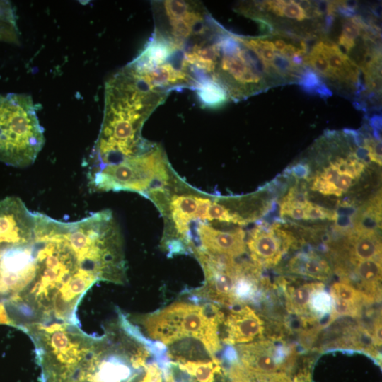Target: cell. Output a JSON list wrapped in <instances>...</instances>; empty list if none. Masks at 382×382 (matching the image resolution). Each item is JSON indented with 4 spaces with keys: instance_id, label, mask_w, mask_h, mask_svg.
Returning <instances> with one entry per match:
<instances>
[{
    "instance_id": "obj_1",
    "label": "cell",
    "mask_w": 382,
    "mask_h": 382,
    "mask_svg": "<svg viewBox=\"0 0 382 382\" xmlns=\"http://www.w3.org/2000/svg\"><path fill=\"white\" fill-rule=\"evenodd\" d=\"M35 277L6 303L17 328L50 322L77 325L75 311L97 281L111 279L105 248L87 221L62 222L37 213Z\"/></svg>"
},
{
    "instance_id": "obj_2",
    "label": "cell",
    "mask_w": 382,
    "mask_h": 382,
    "mask_svg": "<svg viewBox=\"0 0 382 382\" xmlns=\"http://www.w3.org/2000/svg\"><path fill=\"white\" fill-rule=\"evenodd\" d=\"M168 93L151 87L127 65L105 83L103 122L88 162V172L137 156L152 144L141 129Z\"/></svg>"
},
{
    "instance_id": "obj_3",
    "label": "cell",
    "mask_w": 382,
    "mask_h": 382,
    "mask_svg": "<svg viewBox=\"0 0 382 382\" xmlns=\"http://www.w3.org/2000/svg\"><path fill=\"white\" fill-rule=\"evenodd\" d=\"M44 144V129L31 96L0 95V162L28 167L35 162Z\"/></svg>"
},
{
    "instance_id": "obj_4",
    "label": "cell",
    "mask_w": 382,
    "mask_h": 382,
    "mask_svg": "<svg viewBox=\"0 0 382 382\" xmlns=\"http://www.w3.org/2000/svg\"><path fill=\"white\" fill-rule=\"evenodd\" d=\"M223 316V313L214 306L209 309L177 301L144 316L140 323L149 337L165 345L183 339H194L214 354L221 348L219 327Z\"/></svg>"
},
{
    "instance_id": "obj_5",
    "label": "cell",
    "mask_w": 382,
    "mask_h": 382,
    "mask_svg": "<svg viewBox=\"0 0 382 382\" xmlns=\"http://www.w3.org/2000/svg\"><path fill=\"white\" fill-rule=\"evenodd\" d=\"M169 173L164 151L152 144L137 156L87 173L88 185L93 191H132L156 198L166 190Z\"/></svg>"
},
{
    "instance_id": "obj_6",
    "label": "cell",
    "mask_w": 382,
    "mask_h": 382,
    "mask_svg": "<svg viewBox=\"0 0 382 382\" xmlns=\"http://www.w3.org/2000/svg\"><path fill=\"white\" fill-rule=\"evenodd\" d=\"M151 7L153 33L186 53L197 45L216 39L225 30L199 1H154Z\"/></svg>"
},
{
    "instance_id": "obj_7",
    "label": "cell",
    "mask_w": 382,
    "mask_h": 382,
    "mask_svg": "<svg viewBox=\"0 0 382 382\" xmlns=\"http://www.w3.org/2000/svg\"><path fill=\"white\" fill-rule=\"evenodd\" d=\"M270 73L257 55L238 36L227 30L220 41V53L213 79L235 100L246 98L267 87Z\"/></svg>"
},
{
    "instance_id": "obj_8",
    "label": "cell",
    "mask_w": 382,
    "mask_h": 382,
    "mask_svg": "<svg viewBox=\"0 0 382 382\" xmlns=\"http://www.w3.org/2000/svg\"><path fill=\"white\" fill-rule=\"evenodd\" d=\"M201 263L206 281L196 290V294L224 305L238 303L237 289L243 273L244 265L238 264L233 257L194 249Z\"/></svg>"
},
{
    "instance_id": "obj_9",
    "label": "cell",
    "mask_w": 382,
    "mask_h": 382,
    "mask_svg": "<svg viewBox=\"0 0 382 382\" xmlns=\"http://www.w3.org/2000/svg\"><path fill=\"white\" fill-rule=\"evenodd\" d=\"M36 228V212L17 197L0 200V249L30 241Z\"/></svg>"
},
{
    "instance_id": "obj_10",
    "label": "cell",
    "mask_w": 382,
    "mask_h": 382,
    "mask_svg": "<svg viewBox=\"0 0 382 382\" xmlns=\"http://www.w3.org/2000/svg\"><path fill=\"white\" fill-rule=\"evenodd\" d=\"M294 241V237L278 225H259L251 231L245 244L257 267L270 268L279 262Z\"/></svg>"
},
{
    "instance_id": "obj_11",
    "label": "cell",
    "mask_w": 382,
    "mask_h": 382,
    "mask_svg": "<svg viewBox=\"0 0 382 382\" xmlns=\"http://www.w3.org/2000/svg\"><path fill=\"white\" fill-rule=\"evenodd\" d=\"M240 363L260 373L288 370L293 361L291 351L271 340H256L236 347Z\"/></svg>"
},
{
    "instance_id": "obj_12",
    "label": "cell",
    "mask_w": 382,
    "mask_h": 382,
    "mask_svg": "<svg viewBox=\"0 0 382 382\" xmlns=\"http://www.w3.org/2000/svg\"><path fill=\"white\" fill-rule=\"evenodd\" d=\"M286 298L289 311L306 321L317 320L331 311L332 301L322 282L291 287Z\"/></svg>"
},
{
    "instance_id": "obj_13",
    "label": "cell",
    "mask_w": 382,
    "mask_h": 382,
    "mask_svg": "<svg viewBox=\"0 0 382 382\" xmlns=\"http://www.w3.org/2000/svg\"><path fill=\"white\" fill-rule=\"evenodd\" d=\"M221 323L224 325L223 341L228 345H243L256 341L264 331V323L248 306L231 310Z\"/></svg>"
},
{
    "instance_id": "obj_14",
    "label": "cell",
    "mask_w": 382,
    "mask_h": 382,
    "mask_svg": "<svg viewBox=\"0 0 382 382\" xmlns=\"http://www.w3.org/2000/svg\"><path fill=\"white\" fill-rule=\"evenodd\" d=\"M197 234L204 250L213 254L235 257L246 250L245 232L241 228L223 231L204 223H199Z\"/></svg>"
},
{
    "instance_id": "obj_15",
    "label": "cell",
    "mask_w": 382,
    "mask_h": 382,
    "mask_svg": "<svg viewBox=\"0 0 382 382\" xmlns=\"http://www.w3.org/2000/svg\"><path fill=\"white\" fill-rule=\"evenodd\" d=\"M332 308L329 323L340 316H358L365 303L374 299L349 283L336 282L330 288Z\"/></svg>"
},
{
    "instance_id": "obj_16",
    "label": "cell",
    "mask_w": 382,
    "mask_h": 382,
    "mask_svg": "<svg viewBox=\"0 0 382 382\" xmlns=\"http://www.w3.org/2000/svg\"><path fill=\"white\" fill-rule=\"evenodd\" d=\"M347 238V248L352 264L370 259L381 260V242L377 231L351 230Z\"/></svg>"
},
{
    "instance_id": "obj_17",
    "label": "cell",
    "mask_w": 382,
    "mask_h": 382,
    "mask_svg": "<svg viewBox=\"0 0 382 382\" xmlns=\"http://www.w3.org/2000/svg\"><path fill=\"white\" fill-rule=\"evenodd\" d=\"M354 180L350 174L340 169L332 161L316 175L311 189L325 195L340 197L349 189Z\"/></svg>"
},
{
    "instance_id": "obj_18",
    "label": "cell",
    "mask_w": 382,
    "mask_h": 382,
    "mask_svg": "<svg viewBox=\"0 0 382 382\" xmlns=\"http://www.w3.org/2000/svg\"><path fill=\"white\" fill-rule=\"evenodd\" d=\"M199 197L193 195H174L169 204V212L177 233L185 236L189 231L190 225L197 220L196 214Z\"/></svg>"
},
{
    "instance_id": "obj_19",
    "label": "cell",
    "mask_w": 382,
    "mask_h": 382,
    "mask_svg": "<svg viewBox=\"0 0 382 382\" xmlns=\"http://www.w3.org/2000/svg\"><path fill=\"white\" fill-rule=\"evenodd\" d=\"M289 270L295 274L318 280H327L332 275L328 262L313 253H301L289 262Z\"/></svg>"
},
{
    "instance_id": "obj_20",
    "label": "cell",
    "mask_w": 382,
    "mask_h": 382,
    "mask_svg": "<svg viewBox=\"0 0 382 382\" xmlns=\"http://www.w3.org/2000/svg\"><path fill=\"white\" fill-rule=\"evenodd\" d=\"M354 274L358 289L374 300L381 296V260L370 259L354 264Z\"/></svg>"
},
{
    "instance_id": "obj_21",
    "label": "cell",
    "mask_w": 382,
    "mask_h": 382,
    "mask_svg": "<svg viewBox=\"0 0 382 382\" xmlns=\"http://www.w3.org/2000/svg\"><path fill=\"white\" fill-rule=\"evenodd\" d=\"M355 231H377L381 227V197L376 195L369 200L354 219Z\"/></svg>"
},
{
    "instance_id": "obj_22",
    "label": "cell",
    "mask_w": 382,
    "mask_h": 382,
    "mask_svg": "<svg viewBox=\"0 0 382 382\" xmlns=\"http://www.w3.org/2000/svg\"><path fill=\"white\" fill-rule=\"evenodd\" d=\"M195 90L199 101L206 107H219L229 99L226 90L213 79L202 83Z\"/></svg>"
},
{
    "instance_id": "obj_23",
    "label": "cell",
    "mask_w": 382,
    "mask_h": 382,
    "mask_svg": "<svg viewBox=\"0 0 382 382\" xmlns=\"http://www.w3.org/2000/svg\"><path fill=\"white\" fill-rule=\"evenodd\" d=\"M0 41L18 42L15 11L7 1H0Z\"/></svg>"
},
{
    "instance_id": "obj_24",
    "label": "cell",
    "mask_w": 382,
    "mask_h": 382,
    "mask_svg": "<svg viewBox=\"0 0 382 382\" xmlns=\"http://www.w3.org/2000/svg\"><path fill=\"white\" fill-rule=\"evenodd\" d=\"M306 202L307 199L303 195L294 187L291 188L280 203L281 216H286L296 220H305Z\"/></svg>"
},
{
    "instance_id": "obj_25",
    "label": "cell",
    "mask_w": 382,
    "mask_h": 382,
    "mask_svg": "<svg viewBox=\"0 0 382 382\" xmlns=\"http://www.w3.org/2000/svg\"><path fill=\"white\" fill-rule=\"evenodd\" d=\"M228 376L231 382H272L273 373L255 371L240 362H233L231 366Z\"/></svg>"
},
{
    "instance_id": "obj_26",
    "label": "cell",
    "mask_w": 382,
    "mask_h": 382,
    "mask_svg": "<svg viewBox=\"0 0 382 382\" xmlns=\"http://www.w3.org/2000/svg\"><path fill=\"white\" fill-rule=\"evenodd\" d=\"M205 220L224 221L243 225L247 223L245 219L236 213L231 212L224 205L216 202H211L205 216Z\"/></svg>"
},
{
    "instance_id": "obj_27",
    "label": "cell",
    "mask_w": 382,
    "mask_h": 382,
    "mask_svg": "<svg viewBox=\"0 0 382 382\" xmlns=\"http://www.w3.org/2000/svg\"><path fill=\"white\" fill-rule=\"evenodd\" d=\"M362 22L355 18L347 20L342 25V30L339 37V44L347 53L355 45V39L359 35L362 28Z\"/></svg>"
},
{
    "instance_id": "obj_28",
    "label": "cell",
    "mask_w": 382,
    "mask_h": 382,
    "mask_svg": "<svg viewBox=\"0 0 382 382\" xmlns=\"http://www.w3.org/2000/svg\"><path fill=\"white\" fill-rule=\"evenodd\" d=\"M299 84L308 92H316L322 96H329L331 91L320 81L317 74L308 69H306L299 77Z\"/></svg>"
},
{
    "instance_id": "obj_29",
    "label": "cell",
    "mask_w": 382,
    "mask_h": 382,
    "mask_svg": "<svg viewBox=\"0 0 382 382\" xmlns=\"http://www.w3.org/2000/svg\"><path fill=\"white\" fill-rule=\"evenodd\" d=\"M337 212L326 209L307 200L305 207V220L328 219L337 221Z\"/></svg>"
},
{
    "instance_id": "obj_30",
    "label": "cell",
    "mask_w": 382,
    "mask_h": 382,
    "mask_svg": "<svg viewBox=\"0 0 382 382\" xmlns=\"http://www.w3.org/2000/svg\"><path fill=\"white\" fill-rule=\"evenodd\" d=\"M303 62L311 66L312 68L320 74L328 78L332 77L326 59L318 51L312 49L311 53L304 57Z\"/></svg>"
},
{
    "instance_id": "obj_31",
    "label": "cell",
    "mask_w": 382,
    "mask_h": 382,
    "mask_svg": "<svg viewBox=\"0 0 382 382\" xmlns=\"http://www.w3.org/2000/svg\"><path fill=\"white\" fill-rule=\"evenodd\" d=\"M364 148L366 150L369 158L381 166V140L365 139Z\"/></svg>"
},
{
    "instance_id": "obj_32",
    "label": "cell",
    "mask_w": 382,
    "mask_h": 382,
    "mask_svg": "<svg viewBox=\"0 0 382 382\" xmlns=\"http://www.w3.org/2000/svg\"><path fill=\"white\" fill-rule=\"evenodd\" d=\"M374 345H381V316L378 317L374 325L373 336L371 337Z\"/></svg>"
},
{
    "instance_id": "obj_33",
    "label": "cell",
    "mask_w": 382,
    "mask_h": 382,
    "mask_svg": "<svg viewBox=\"0 0 382 382\" xmlns=\"http://www.w3.org/2000/svg\"><path fill=\"white\" fill-rule=\"evenodd\" d=\"M294 382H311V373L305 369L299 372L294 378Z\"/></svg>"
},
{
    "instance_id": "obj_34",
    "label": "cell",
    "mask_w": 382,
    "mask_h": 382,
    "mask_svg": "<svg viewBox=\"0 0 382 382\" xmlns=\"http://www.w3.org/2000/svg\"><path fill=\"white\" fill-rule=\"evenodd\" d=\"M272 382H292L286 372L278 371L273 374Z\"/></svg>"
},
{
    "instance_id": "obj_35",
    "label": "cell",
    "mask_w": 382,
    "mask_h": 382,
    "mask_svg": "<svg viewBox=\"0 0 382 382\" xmlns=\"http://www.w3.org/2000/svg\"><path fill=\"white\" fill-rule=\"evenodd\" d=\"M0 324L12 325V322L8 318L5 306L0 303Z\"/></svg>"
},
{
    "instance_id": "obj_36",
    "label": "cell",
    "mask_w": 382,
    "mask_h": 382,
    "mask_svg": "<svg viewBox=\"0 0 382 382\" xmlns=\"http://www.w3.org/2000/svg\"><path fill=\"white\" fill-rule=\"evenodd\" d=\"M272 42H273V45L274 46L276 50L278 52L283 50L285 48V47L286 46V45H287L284 40H281V39L276 40Z\"/></svg>"
},
{
    "instance_id": "obj_37",
    "label": "cell",
    "mask_w": 382,
    "mask_h": 382,
    "mask_svg": "<svg viewBox=\"0 0 382 382\" xmlns=\"http://www.w3.org/2000/svg\"><path fill=\"white\" fill-rule=\"evenodd\" d=\"M1 250H2V249H0V256H1Z\"/></svg>"
}]
</instances>
